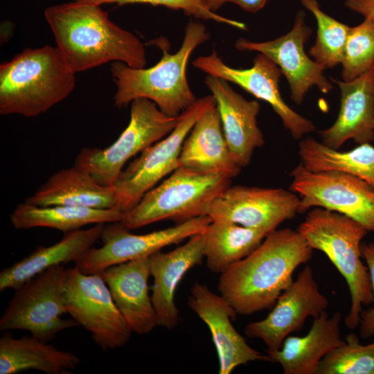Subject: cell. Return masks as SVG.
I'll list each match as a JSON object with an SVG mask.
<instances>
[{
	"instance_id": "7a4b0ae2",
	"label": "cell",
	"mask_w": 374,
	"mask_h": 374,
	"mask_svg": "<svg viewBox=\"0 0 374 374\" xmlns=\"http://www.w3.org/2000/svg\"><path fill=\"white\" fill-rule=\"evenodd\" d=\"M312 253L297 230L275 229L250 254L220 274L218 290L237 314L269 309L293 281L294 270Z\"/></svg>"
},
{
	"instance_id": "603a6c76",
	"label": "cell",
	"mask_w": 374,
	"mask_h": 374,
	"mask_svg": "<svg viewBox=\"0 0 374 374\" xmlns=\"http://www.w3.org/2000/svg\"><path fill=\"white\" fill-rule=\"evenodd\" d=\"M341 314L323 312L314 318L303 337H287L278 350L267 351L268 361L281 365L285 374H316L321 360L344 343L340 334Z\"/></svg>"
},
{
	"instance_id": "9a60e30c",
	"label": "cell",
	"mask_w": 374,
	"mask_h": 374,
	"mask_svg": "<svg viewBox=\"0 0 374 374\" xmlns=\"http://www.w3.org/2000/svg\"><path fill=\"white\" fill-rule=\"evenodd\" d=\"M299 197L280 188L229 186L214 201L208 216L267 234L298 213Z\"/></svg>"
},
{
	"instance_id": "d590c367",
	"label": "cell",
	"mask_w": 374,
	"mask_h": 374,
	"mask_svg": "<svg viewBox=\"0 0 374 374\" xmlns=\"http://www.w3.org/2000/svg\"><path fill=\"white\" fill-rule=\"evenodd\" d=\"M268 0H226V2H231L239 6L247 12L255 13L266 5Z\"/></svg>"
},
{
	"instance_id": "277c9868",
	"label": "cell",
	"mask_w": 374,
	"mask_h": 374,
	"mask_svg": "<svg viewBox=\"0 0 374 374\" xmlns=\"http://www.w3.org/2000/svg\"><path fill=\"white\" fill-rule=\"evenodd\" d=\"M75 73L55 47L25 48L0 65V114H43L74 89Z\"/></svg>"
},
{
	"instance_id": "6da1fadb",
	"label": "cell",
	"mask_w": 374,
	"mask_h": 374,
	"mask_svg": "<svg viewBox=\"0 0 374 374\" xmlns=\"http://www.w3.org/2000/svg\"><path fill=\"white\" fill-rule=\"evenodd\" d=\"M44 17L56 47L75 73L112 61L135 69L146 64L142 42L111 21L100 5L74 0L47 8Z\"/></svg>"
},
{
	"instance_id": "4fadbf2b",
	"label": "cell",
	"mask_w": 374,
	"mask_h": 374,
	"mask_svg": "<svg viewBox=\"0 0 374 374\" xmlns=\"http://www.w3.org/2000/svg\"><path fill=\"white\" fill-rule=\"evenodd\" d=\"M312 33L305 21V13L299 10L292 28L287 34L267 42H252L239 38L235 44L241 51H256L271 59L285 77L290 98L301 105L310 89L316 86L323 93H329L332 84L323 73L326 68L311 60L304 46Z\"/></svg>"
},
{
	"instance_id": "ffe728a7",
	"label": "cell",
	"mask_w": 374,
	"mask_h": 374,
	"mask_svg": "<svg viewBox=\"0 0 374 374\" xmlns=\"http://www.w3.org/2000/svg\"><path fill=\"white\" fill-rule=\"evenodd\" d=\"M374 66L350 81L332 79L341 92L340 109L335 122L319 134L321 142L339 150L352 139L359 144L374 141Z\"/></svg>"
},
{
	"instance_id": "8fae6325",
	"label": "cell",
	"mask_w": 374,
	"mask_h": 374,
	"mask_svg": "<svg viewBox=\"0 0 374 374\" xmlns=\"http://www.w3.org/2000/svg\"><path fill=\"white\" fill-rule=\"evenodd\" d=\"M290 175V190L299 197L298 213L321 207L347 215L374 231V188L367 182L339 171H310L302 163Z\"/></svg>"
},
{
	"instance_id": "f1b7e54d",
	"label": "cell",
	"mask_w": 374,
	"mask_h": 374,
	"mask_svg": "<svg viewBox=\"0 0 374 374\" xmlns=\"http://www.w3.org/2000/svg\"><path fill=\"white\" fill-rule=\"evenodd\" d=\"M301 163L312 172L339 171L362 179L374 188V146L359 144L346 152L308 137L299 144Z\"/></svg>"
},
{
	"instance_id": "836d02e7",
	"label": "cell",
	"mask_w": 374,
	"mask_h": 374,
	"mask_svg": "<svg viewBox=\"0 0 374 374\" xmlns=\"http://www.w3.org/2000/svg\"><path fill=\"white\" fill-rule=\"evenodd\" d=\"M361 251L369 271L373 295V306L362 310L359 324L360 337L368 339L374 337V242L361 243Z\"/></svg>"
},
{
	"instance_id": "7c38bea8",
	"label": "cell",
	"mask_w": 374,
	"mask_h": 374,
	"mask_svg": "<svg viewBox=\"0 0 374 374\" xmlns=\"http://www.w3.org/2000/svg\"><path fill=\"white\" fill-rule=\"evenodd\" d=\"M211 221L208 215L201 216L140 235L130 233L121 222L106 223L100 238L103 245L90 248L75 262V266L86 274L100 273L112 265L149 256L163 247L202 233Z\"/></svg>"
},
{
	"instance_id": "8d00e7d4",
	"label": "cell",
	"mask_w": 374,
	"mask_h": 374,
	"mask_svg": "<svg viewBox=\"0 0 374 374\" xmlns=\"http://www.w3.org/2000/svg\"><path fill=\"white\" fill-rule=\"evenodd\" d=\"M207 7L212 11L215 12L223 4L226 3V0H204Z\"/></svg>"
},
{
	"instance_id": "74e56055",
	"label": "cell",
	"mask_w": 374,
	"mask_h": 374,
	"mask_svg": "<svg viewBox=\"0 0 374 374\" xmlns=\"http://www.w3.org/2000/svg\"><path fill=\"white\" fill-rule=\"evenodd\" d=\"M373 89H374V80H373Z\"/></svg>"
},
{
	"instance_id": "d6a6232c",
	"label": "cell",
	"mask_w": 374,
	"mask_h": 374,
	"mask_svg": "<svg viewBox=\"0 0 374 374\" xmlns=\"http://www.w3.org/2000/svg\"><path fill=\"white\" fill-rule=\"evenodd\" d=\"M102 5L105 3H116L118 6L128 3H148L153 6H163L175 10H182L186 14L192 15L196 18L204 20H213L214 21L227 24L229 26L246 30V25L240 21L231 19L216 14L211 10L204 0H75Z\"/></svg>"
},
{
	"instance_id": "d4e9b609",
	"label": "cell",
	"mask_w": 374,
	"mask_h": 374,
	"mask_svg": "<svg viewBox=\"0 0 374 374\" xmlns=\"http://www.w3.org/2000/svg\"><path fill=\"white\" fill-rule=\"evenodd\" d=\"M39 206L68 205L95 208H115L114 187L97 182L86 169L76 165L51 176L26 199Z\"/></svg>"
},
{
	"instance_id": "83f0119b",
	"label": "cell",
	"mask_w": 374,
	"mask_h": 374,
	"mask_svg": "<svg viewBox=\"0 0 374 374\" xmlns=\"http://www.w3.org/2000/svg\"><path fill=\"white\" fill-rule=\"evenodd\" d=\"M267 235L230 221L212 220L202 233L206 267L214 274H223L250 254Z\"/></svg>"
},
{
	"instance_id": "4316f807",
	"label": "cell",
	"mask_w": 374,
	"mask_h": 374,
	"mask_svg": "<svg viewBox=\"0 0 374 374\" xmlns=\"http://www.w3.org/2000/svg\"><path fill=\"white\" fill-rule=\"evenodd\" d=\"M124 216L125 213L116 208H95L68 205L39 206L25 201L17 205L10 220L17 229L47 227L66 233L88 224L121 222Z\"/></svg>"
},
{
	"instance_id": "3957f363",
	"label": "cell",
	"mask_w": 374,
	"mask_h": 374,
	"mask_svg": "<svg viewBox=\"0 0 374 374\" xmlns=\"http://www.w3.org/2000/svg\"><path fill=\"white\" fill-rule=\"evenodd\" d=\"M209 37L203 24L190 21L185 28L182 44L175 53H168L163 42H157L162 57L152 67L135 69L123 62H114L111 73L116 86L114 105L121 108L143 98L154 103L170 116H178L188 110L197 100L188 82V62L193 51Z\"/></svg>"
},
{
	"instance_id": "484cf974",
	"label": "cell",
	"mask_w": 374,
	"mask_h": 374,
	"mask_svg": "<svg viewBox=\"0 0 374 374\" xmlns=\"http://www.w3.org/2000/svg\"><path fill=\"white\" fill-rule=\"evenodd\" d=\"M33 336L14 338L9 332L0 338V374L29 369L47 374H69L80 364L73 353L59 350Z\"/></svg>"
},
{
	"instance_id": "e0dca14e",
	"label": "cell",
	"mask_w": 374,
	"mask_h": 374,
	"mask_svg": "<svg viewBox=\"0 0 374 374\" xmlns=\"http://www.w3.org/2000/svg\"><path fill=\"white\" fill-rule=\"evenodd\" d=\"M188 305L211 332L220 374H230L235 368L251 362L268 361L267 355L251 348L235 329L231 319L237 313L222 296L196 281L190 287Z\"/></svg>"
},
{
	"instance_id": "7402d4cb",
	"label": "cell",
	"mask_w": 374,
	"mask_h": 374,
	"mask_svg": "<svg viewBox=\"0 0 374 374\" xmlns=\"http://www.w3.org/2000/svg\"><path fill=\"white\" fill-rule=\"evenodd\" d=\"M179 167L201 173L236 177L241 166L227 145L219 111L215 105L197 121L186 138L180 153Z\"/></svg>"
},
{
	"instance_id": "ba28073f",
	"label": "cell",
	"mask_w": 374,
	"mask_h": 374,
	"mask_svg": "<svg viewBox=\"0 0 374 374\" xmlns=\"http://www.w3.org/2000/svg\"><path fill=\"white\" fill-rule=\"evenodd\" d=\"M214 105L212 95L198 98L180 115L177 125L168 135L145 149L123 169L114 186L116 208L127 213L145 193L179 167V156L186 138L200 116Z\"/></svg>"
},
{
	"instance_id": "2e32d148",
	"label": "cell",
	"mask_w": 374,
	"mask_h": 374,
	"mask_svg": "<svg viewBox=\"0 0 374 374\" xmlns=\"http://www.w3.org/2000/svg\"><path fill=\"white\" fill-rule=\"evenodd\" d=\"M328 306V299L320 292L311 267L306 266L282 292L267 317L247 324L244 333L261 339L267 351H274L308 317H319Z\"/></svg>"
},
{
	"instance_id": "30bf717a",
	"label": "cell",
	"mask_w": 374,
	"mask_h": 374,
	"mask_svg": "<svg viewBox=\"0 0 374 374\" xmlns=\"http://www.w3.org/2000/svg\"><path fill=\"white\" fill-rule=\"evenodd\" d=\"M64 301L67 313L102 350L121 348L129 341L132 332L99 273L86 274L75 266L66 269Z\"/></svg>"
},
{
	"instance_id": "8992f818",
	"label": "cell",
	"mask_w": 374,
	"mask_h": 374,
	"mask_svg": "<svg viewBox=\"0 0 374 374\" xmlns=\"http://www.w3.org/2000/svg\"><path fill=\"white\" fill-rule=\"evenodd\" d=\"M231 179L222 174L201 173L179 167L145 193L121 222L132 230L163 220L179 224L208 215L214 201L231 186Z\"/></svg>"
},
{
	"instance_id": "9c48e42d",
	"label": "cell",
	"mask_w": 374,
	"mask_h": 374,
	"mask_svg": "<svg viewBox=\"0 0 374 374\" xmlns=\"http://www.w3.org/2000/svg\"><path fill=\"white\" fill-rule=\"evenodd\" d=\"M64 265L51 267L15 290L0 319V330H24L47 341L63 330L78 326L66 313L64 301Z\"/></svg>"
},
{
	"instance_id": "44dd1931",
	"label": "cell",
	"mask_w": 374,
	"mask_h": 374,
	"mask_svg": "<svg viewBox=\"0 0 374 374\" xmlns=\"http://www.w3.org/2000/svg\"><path fill=\"white\" fill-rule=\"evenodd\" d=\"M203 258L202 233L190 237L186 243L172 251H159L150 256L154 280L151 300L158 326L172 330L178 324L180 319L175 302L176 290L188 271L199 265Z\"/></svg>"
},
{
	"instance_id": "52a82bcc",
	"label": "cell",
	"mask_w": 374,
	"mask_h": 374,
	"mask_svg": "<svg viewBox=\"0 0 374 374\" xmlns=\"http://www.w3.org/2000/svg\"><path fill=\"white\" fill-rule=\"evenodd\" d=\"M179 119L180 115L168 116L147 98L135 99L129 123L118 138L105 148H82L75 164L88 170L99 184L114 187L126 162L168 135Z\"/></svg>"
},
{
	"instance_id": "d6986e66",
	"label": "cell",
	"mask_w": 374,
	"mask_h": 374,
	"mask_svg": "<svg viewBox=\"0 0 374 374\" xmlns=\"http://www.w3.org/2000/svg\"><path fill=\"white\" fill-rule=\"evenodd\" d=\"M99 274L132 332L148 334L158 326L149 295L150 256L112 265Z\"/></svg>"
},
{
	"instance_id": "f546056e",
	"label": "cell",
	"mask_w": 374,
	"mask_h": 374,
	"mask_svg": "<svg viewBox=\"0 0 374 374\" xmlns=\"http://www.w3.org/2000/svg\"><path fill=\"white\" fill-rule=\"evenodd\" d=\"M300 1L314 15L317 24L315 42L309 55L326 69L341 64L350 26L324 12L317 0Z\"/></svg>"
},
{
	"instance_id": "5bb4252c",
	"label": "cell",
	"mask_w": 374,
	"mask_h": 374,
	"mask_svg": "<svg viewBox=\"0 0 374 374\" xmlns=\"http://www.w3.org/2000/svg\"><path fill=\"white\" fill-rule=\"evenodd\" d=\"M193 64L208 75L233 82L256 98L267 102L294 139H301L316 130L311 121L296 112L284 101L278 85L282 73L264 54L258 53L253 66L249 69H236L227 65L215 50L208 55L198 57Z\"/></svg>"
},
{
	"instance_id": "ac0fdd59",
	"label": "cell",
	"mask_w": 374,
	"mask_h": 374,
	"mask_svg": "<svg viewBox=\"0 0 374 374\" xmlns=\"http://www.w3.org/2000/svg\"><path fill=\"white\" fill-rule=\"evenodd\" d=\"M219 111L224 134L229 150L240 166H247L256 148L265 139L257 124L260 105L237 93L229 82L208 75L204 80Z\"/></svg>"
},
{
	"instance_id": "4dcf8cb0",
	"label": "cell",
	"mask_w": 374,
	"mask_h": 374,
	"mask_svg": "<svg viewBox=\"0 0 374 374\" xmlns=\"http://www.w3.org/2000/svg\"><path fill=\"white\" fill-rule=\"evenodd\" d=\"M316 374H374V341L363 345L355 334H348L321 360Z\"/></svg>"
},
{
	"instance_id": "cb8c5ba5",
	"label": "cell",
	"mask_w": 374,
	"mask_h": 374,
	"mask_svg": "<svg viewBox=\"0 0 374 374\" xmlns=\"http://www.w3.org/2000/svg\"><path fill=\"white\" fill-rule=\"evenodd\" d=\"M105 224L87 229L64 233L63 238L49 247L34 251L0 272V291L16 290L48 268L75 262L100 238Z\"/></svg>"
},
{
	"instance_id": "5b68a950",
	"label": "cell",
	"mask_w": 374,
	"mask_h": 374,
	"mask_svg": "<svg viewBox=\"0 0 374 374\" xmlns=\"http://www.w3.org/2000/svg\"><path fill=\"white\" fill-rule=\"evenodd\" d=\"M297 231L312 249L323 252L345 278L351 296L345 324L350 330L357 328L362 306L373 301L369 271L361 260V241L368 231L347 215L321 207L312 209Z\"/></svg>"
},
{
	"instance_id": "1f68e13d",
	"label": "cell",
	"mask_w": 374,
	"mask_h": 374,
	"mask_svg": "<svg viewBox=\"0 0 374 374\" xmlns=\"http://www.w3.org/2000/svg\"><path fill=\"white\" fill-rule=\"evenodd\" d=\"M341 77L353 80L374 66V22L364 18L359 24L350 27L344 47Z\"/></svg>"
},
{
	"instance_id": "e575fe53",
	"label": "cell",
	"mask_w": 374,
	"mask_h": 374,
	"mask_svg": "<svg viewBox=\"0 0 374 374\" xmlns=\"http://www.w3.org/2000/svg\"><path fill=\"white\" fill-rule=\"evenodd\" d=\"M345 6L374 22V0H346Z\"/></svg>"
}]
</instances>
